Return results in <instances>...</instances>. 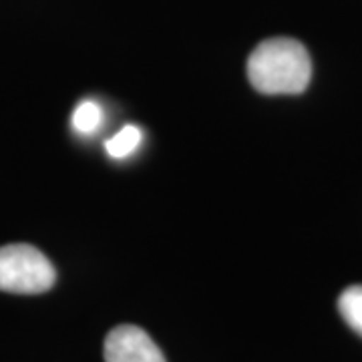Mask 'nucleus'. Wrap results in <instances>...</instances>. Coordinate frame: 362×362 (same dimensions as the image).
I'll list each match as a JSON object with an SVG mask.
<instances>
[{
  "label": "nucleus",
  "instance_id": "7ed1b4c3",
  "mask_svg": "<svg viewBox=\"0 0 362 362\" xmlns=\"http://www.w3.org/2000/svg\"><path fill=\"white\" fill-rule=\"evenodd\" d=\"M103 354L105 362H165L149 334L133 324L117 326L107 334Z\"/></svg>",
  "mask_w": 362,
  "mask_h": 362
},
{
  "label": "nucleus",
  "instance_id": "f03ea898",
  "mask_svg": "<svg viewBox=\"0 0 362 362\" xmlns=\"http://www.w3.org/2000/svg\"><path fill=\"white\" fill-rule=\"evenodd\" d=\"M57 272L51 259L30 244L0 247V290L11 294H42L51 290Z\"/></svg>",
  "mask_w": 362,
  "mask_h": 362
},
{
  "label": "nucleus",
  "instance_id": "39448f33",
  "mask_svg": "<svg viewBox=\"0 0 362 362\" xmlns=\"http://www.w3.org/2000/svg\"><path fill=\"white\" fill-rule=\"evenodd\" d=\"M139 143H141V129L135 125H125L111 139L105 141V151L113 159H123L131 156L139 147Z\"/></svg>",
  "mask_w": 362,
  "mask_h": 362
},
{
  "label": "nucleus",
  "instance_id": "423d86ee",
  "mask_svg": "<svg viewBox=\"0 0 362 362\" xmlns=\"http://www.w3.org/2000/svg\"><path fill=\"white\" fill-rule=\"evenodd\" d=\"M101 121H103V111H101V107L95 103V101H83V103H78L75 113H73V119H71L75 131L81 133V135L95 133V131L99 129Z\"/></svg>",
  "mask_w": 362,
  "mask_h": 362
},
{
  "label": "nucleus",
  "instance_id": "f257e3e1",
  "mask_svg": "<svg viewBox=\"0 0 362 362\" xmlns=\"http://www.w3.org/2000/svg\"><path fill=\"white\" fill-rule=\"evenodd\" d=\"M310 77V54L296 39L264 40L247 59V78L264 95H298L308 87Z\"/></svg>",
  "mask_w": 362,
  "mask_h": 362
},
{
  "label": "nucleus",
  "instance_id": "20e7f679",
  "mask_svg": "<svg viewBox=\"0 0 362 362\" xmlns=\"http://www.w3.org/2000/svg\"><path fill=\"white\" fill-rule=\"evenodd\" d=\"M338 310L344 322L362 337V286H350L340 294Z\"/></svg>",
  "mask_w": 362,
  "mask_h": 362
}]
</instances>
